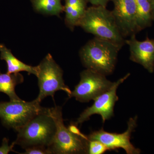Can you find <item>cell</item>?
<instances>
[{
	"mask_svg": "<svg viewBox=\"0 0 154 154\" xmlns=\"http://www.w3.org/2000/svg\"><path fill=\"white\" fill-rule=\"evenodd\" d=\"M137 116L130 118L128 122L127 129L121 134L105 131L103 128L91 132L88 136V140L99 141L108 149V150L122 149L127 154L140 153V149L135 147L131 142L132 132L137 126Z\"/></svg>",
	"mask_w": 154,
	"mask_h": 154,
	"instance_id": "9",
	"label": "cell"
},
{
	"mask_svg": "<svg viewBox=\"0 0 154 154\" xmlns=\"http://www.w3.org/2000/svg\"><path fill=\"white\" fill-rule=\"evenodd\" d=\"M116 22L124 38L137 33V8L135 0H111Z\"/></svg>",
	"mask_w": 154,
	"mask_h": 154,
	"instance_id": "10",
	"label": "cell"
},
{
	"mask_svg": "<svg viewBox=\"0 0 154 154\" xmlns=\"http://www.w3.org/2000/svg\"><path fill=\"white\" fill-rule=\"evenodd\" d=\"M136 34L125 40L130 50V59L139 64L152 73L154 71V39L147 37L145 40L139 41L136 38Z\"/></svg>",
	"mask_w": 154,
	"mask_h": 154,
	"instance_id": "11",
	"label": "cell"
},
{
	"mask_svg": "<svg viewBox=\"0 0 154 154\" xmlns=\"http://www.w3.org/2000/svg\"><path fill=\"white\" fill-rule=\"evenodd\" d=\"M68 129L70 131H71L72 133L74 134L77 135L81 136H85V135L83 134L80 131L79 128L78 127V125L76 124H73L72 123L68 127Z\"/></svg>",
	"mask_w": 154,
	"mask_h": 154,
	"instance_id": "21",
	"label": "cell"
},
{
	"mask_svg": "<svg viewBox=\"0 0 154 154\" xmlns=\"http://www.w3.org/2000/svg\"><path fill=\"white\" fill-rule=\"evenodd\" d=\"M24 77L18 73H2L0 72V92L8 95L10 101H19L21 99L15 92L16 86L24 82Z\"/></svg>",
	"mask_w": 154,
	"mask_h": 154,
	"instance_id": "14",
	"label": "cell"
},
{
	"mask_svg": "<svg viewBox=\"0 0 154 154\" xmlns=\"http://www.w3.org/2000/svg\"><path fill=\"white\" fill-rule=\"evenodd\" d=\"M20 154H51L48 148L45 147L36 146L25 149L23 153H18Z\"/></svg>",
	"mask_w": 154,
	"mask_h": 154,
	"instance_id": "18",
	"label": "cell"
},
{
	"mask_svg": "<svg viewBox=\"0 0 154 154\" xmlns=\"http://www.w3.org/2000/svg\"><path fill=\"white\" fill-rule=\"evenodd\" d=\"M107 150V147L99 141L88 140V154H102Z\"/></svg>",
	"mask_w": 154,
	"mask_h": 154,
	"instance_id": "17",
	"label": "cell"
},
{
	"mask_svg": "<svg viewBox=\"0 0 154 154\" xmlns=\"http://www.w3.org/2000/svg\"><path fill=\"white\" fill-rule=\"evenodd\" d=\"M36 99L0 102V118L4 126L17 131L41 112L44 107Z\"/></svg>",
	"mask_w": 154,
	"mask_h": 154,
	"instance_id": "6",
	"label": "cell"
},
{
	"mask_svg": "<svg viewBox=\"0 0 154 154\" xmlns=\"http://www.w3.org/2000/svg\"><path fill=\"white\" fill-rule=\"evenodd\" d=\"M57 131L55 120L50 108H45L17 131L16 145L26 149L40 146L48 148L52 143Z\"/></svg>",
	"mask_w": 154,
	"mask_h": 154,
	"instance_id": "1",
	"label": "cell"
},
{
	"mask_svg": "<svg viewBox=\"0 0 154 154\" xmlns=\"http://www.w3.org/2000/svg\"><path fill=\"white\" fill-rule=\"evenodd\" d=\"M152 13L154 19V0H151Z\"/></svg>",
	"mask_w": 154,
	"mask_h": 154,
	"instance_id": "22",
	"label": "cell"
},
{
	"mask_svg": "<svg viewBox=\"0 0 154 154\" xmlns=\"http://www.w3.org/2000/svg\"><path fill=\"white\" fill-rule=\"evenodd\" d=\"M50 110L57 126L55 137L48 147L51 154H88V136L75 134L65 126L60 106H55Z\"/></svg>",
	"mask_w": 154,
	"mask_h": 154,
	"instance_id": "4",
	"label": "cell"
},
{
	"mask_svg": "<svg viewBox=\"0 0 154 154\" xmlns=\"http://www.w3.org/2000/svg\"><path fill=\"white\" fill-rule=\"evenodd\" d=\"M130 75V74H127L124 77L114 82L113 86L109 90L94 99L93 105L86 108L82 112L75 124L77 125L82 124L83 122L88 121L91 116L94 114L101 116L103 122L112 118L114 115V107L116 102L119 99L116 94L117 89Z\"/></svg>",
	"mask_w": 154,
	"mask_h": 154,
	"instance_id": "8",
	"label": "cell"
},
{
	"mask_svg": "<svg viewBox=\"0 0 154 154\" xmlns=\"http://www.w3.org/2000/svg\"><path fill=\"white\" fill-rule=\"evenodd\" d=\"M121 48L113 42L95 37L80 50V57L86 69L108 75L115 69Z\"/></svg>",
	"mask_w": 154,
	"mask_h": 154,
	"instance_id": "2",
	"label": "cell"
},
{
	"mask_svg": "<svg viewBox=\"0 0 154 154\" xmlns=\"http://www.w3.org/2000/svg\"><path fill=\"white\" fill-rule=\"evenodd\" d=\"M79 26L95 37L113 42L121 48L125 43L112 11L106 7L93 6L87 8Z\"/></svg>",
	"mask_w": 154,
	"mask_h": 154,
	"instance_id": "3",
	"label": "cell"
},
{
	"mask_svg": "<svg viewBox=\"0 0 154 154\" xmlns=\"http://www.w3.org/2000/svg\"><path fill=\"white\" fill-rule=\"evenodd\" d=\"M33 8L42 14L59 16L64 11L62 0H31Z\"/></svg>",
	"mask_w": 154,
	"mask_h": 154,
	"instance_id": "16",
	"label": "cell"
},
{
	"mask_svg": "<svg viewBox=\"0 0 154 154\" xmlns=\"http://www.w3.org/2000/svg\"><path fill=\"white\" fill-rule=\"evenodd\" d=\"M87 3L85 0H65V23L72 30L79 26L88 8Z\"/></svg>",
	"mask_w": 154,
	"mask_h": 154,
	"instance_id": "13",
	"label": "cell"
},
{
	"mask_svg": "<svg viewBox=\"0 0 154 154\" xmlns=\"http://www.w3.org/2000/svg\"><path fill=\"white\" fill-rule=\"evenodd\" d=\"M37 67L36 76L38 79L39 92L36 99L38 102L41 103L47 96L54 98L56 92L58 91L66 92L69 97L72 91L65 84L63 71L51 55L48 54Z\"/></svg>",
	"mask_w": 154,
	"mask_h": 154,
	"instance_id": "5",
	"label": "cell"
},
{
	"mask_svg": "<svg viewBox=\"0 0 154 154\" xmlns=\"http://www.w3.org/2000/svg\"><path fill=\"white\" fill-rule=\"evenodd\" d=\"M106 76L86 69L80 74V82L72 91L69 98L74 97L81 102H88L109 90L114 82Z\"/></svg>",
	"mask_w": 154,
	"mask_h": 154,
	"instance_id": "7",
	"label": "cell"
},
{
	"mask_svg": "<svg viewBox=\"0 0 154 154\" xmlns=\"http://www.w3.org/2000/svg\"><path fill=\"white\" fill-rule=\"evenodd\" d=\"M9 141L7 137L3 139L2 146H0V154H8L11 152L17 153L14 150V146L16 145L15 142H13L11 145H9Z\"/></svg>",
	"mask_w": 154,
	"mask_h": 154,
	"instance_id": "19",
	"label": "cell"
},
{
	"mask_svg": "<svg viewBox=\"0 0 154 154\" xmlns=\"http://www.w3.org/2000/svg\"><path fill=\"white\" fill-rule=\"evenodd\" d=\"M137 8L138 32L152 25L154 19L152 13L151 0H135Z\"/></svg>",
	"mask_w": 154,
	"mask_h": 154,
	"instance_id": "15",
	"label": "cell"
},
{
	"mask_svg": "<svg viewBox=\"0 0 154 154\" xmlns=\"http://www.w3.org/2000/svg\"><path fill=\"white\" fill-rule=\"evenodd\" d=\"M87 2L92 4L93 6L107 7V4L111 0H85Z\"/></svg>",
	"mask_w": 154,
	"mask_h": 154,
	"instance_id": "20",
	"label": "cell"
},
{
	"mask_svg": "<svg viewBox=\"0 0 154 154\" xmlns=\"http://www.w3.org/2000/svg\"><path fill=\"white\" fill-rule=\"evenodd\" d=\"M1 59L5 61L7 64V72L8 74L18 73L26 72L28 74L36 76L38 72L37 66H33L22 62L12 54L11 50L5 45L0 43Z\"/></svg>",
	"mask_w": 154,
	"mask_h": 154,
	"instance_id": "12",
	"label": "cell"
}]
</instances>
